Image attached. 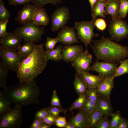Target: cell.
Segmentation results:
<instances>
[{"label": "cell", "mask_w": 128, "mask_h": 128, "mask_svg": "<svg viewBox=\"0 0 128 128\" xmlns=\"http://www.w3.org/2000/svg\"><path fill=\"white\" fill-rule=\"evenodd\" d=\"M4 89L0 95L15 105L25 106L39 103L41 91L35 80L19 82Z\"/></svg>", "instance_id": "1"}, {"label": "cell", "mask_w": 128, "mask_h": 128, "mask_svg": "<svg viewBox=\"0 0 128 128\" xmlns=\"http://www.w3.org/2000/svg\"><path fill=\"white\" fill-rule=\"evenodd\" d=\"M43 44L35 45L32 53L20 64L16 71L19 82H28L35 79L44 70L47 64Z\"/></svg>", "instance_id": "2"}, {"label": "cell", "mask_w": 128, "mask_h": 128, "mask_svg": "<svg viewBox=\"0 0 128 128\" xmlns=\"http://www.w3.org/2000/svg\"><path fill=\"white\" fill-rule=\"evenodd\" d=\"M91 46L96 60L119 63L128 57V47L112 41L110 38L102 37L100 40H92Z\"/></svg>", "instance_id": "3"}, {"label": "cell", "mask_w": 128, "mask_h": 128, "mask_svg": "<svg viewBox=\"0 0 128 128\" xmlns=\"http://www.w3.org/2000/svg\"><path fill=\"white\" fill-rule=\"evenodd\" d=\"M96 19H93L89 21H83L75 23L73 27L77 31L78 39L84 44L86 48L88 45L90 46L92 45L91 42L92 38L98 36L94 32Z\"/></svg>", "instance_id": "4"}, {"label": "cell", "mask_w": 128, "mask_h": 128, "mask_svg": "<svg viewBox=\"0 0 128 128\" xmlns=\"http://www.w3.org/2000/svg\"><path fill=\"white\" fill-rule=\"evenodd\" d=\"M21 106L15 105L0 116V128H19L23 123Z\"/></svg>", "instance_id": "5"}, {"label": "cell", "mask_w": 128, "mask_h": 128, "mask_svg": "<svg viewBox=\"0 0 128 128\" xmlns=\"http://www.w3.org/2000/svg\"><path fill=\"white\" fill-rule=\"evenodd\" d=\"M44 29V27L36 25L32 21L17 27L14 32L21 36L25 43L28 41L37 42L41 40L42 36L45 33Z\"/></svg>", "instance_id": "6"}, {"label": "cell", "mask_w": 128, "mask_h": 128, "mask_svg": "<svg viewBox=\"0 0 128 128\" xmlns=\"http://www.w3.org/2000/svg\"><path fill=\"white\" fill-rule=\"evenodd\" d=\"M108 31L111 40L119 42L128 37V25L119 15L110 21Z\"/></svg>", "instance_id": "7"}, {"label": "cell", "mask_w": 128, "mask_h": 128, "mask_svg": "<svg viewBox=\"0 0 128 128\" xmlns=\"http://www.w3.org/2000/svg\"><path fill=\"white\" fill-rule=\"evenodd\" d=\"M0 57L2 63L9 70L16 72L20 64L25 59L16 50L8 49L1 45Z\"/></svg>", "instance_id": "8"}, {"label": "cell", "mask_w": 128, "mask_h": 128, "mask_svg": "<svg viewBox=\"0 0 128 128\" xmlns=\"http://www.w3.org/2000/svg\"><path fill=\"white\" fill-rule=\"evenodd\" d=\"M70 18L69 9L63 6L55 10L51 16V29L57 31L66 26Z\"/></svg>", "instance_id": "9"}, {"label": "cell", "mask_w": 128, "mask_h": 128, "mask_svg": "<svg viewBox=\"0 0 128 128\" xmlns=\"http://www.w3.org/2000/svg\"><path fill=\"white\" fill-rule=\"evenodd\" d=\"M93 59L87 48L84 51H80L71 62L76 70V73L79 74L82 73L89 72Z\"/></svg>", "instance_id": "10"}, {"label": "cell", "mask_w": 128, "mask_h": 128, "mask_svg": "<svg viewBox=\"0 0 128 128\" xmlns=\"http://www.w3.org/2000/svg\"><path fill=\"white\" fill-rule=\"evenodd\" d=\"M119 63H112L100 62L96 60L90 66L89 70L97 72L103 78L114 76Z\"/></svg>", "instance_id": "11"}, {"label": "cell", "mask_w": 128, "mask_h": 128, "mask_svg": "<svg viewBox=\"0 0 128 128\" xmlns=\"http://www.w3.org/2000/svg\"><path fill=\"white\" fill-rule=\"evenodd\" d=\"M23 5V8L18 12L14 19L16 21L22 25L33 21L36 9L35 5L29 3Z\"/></svg>", "instance_id": "12"}, {"label": "cell", "mask_w": 128, "mask_h": 128, "mask_svg": "<svg viewBox=\"0 0 128 128\" xmlns=\"http://www.w3.org/2000/svg\"><path fill=\"white\" fill-rule=\"evenodd\" d=\"M22 39L20 35L14 32H7L0 37V45L8 49L16 50L21 45Z\"/></svg>", "instance_id": "13"}, {"label": "cell", "mask_w": 128, "mask_h": 128, "mask_svg": "<svg viewBox=\"0 0 128 128\" xmlns=\"http://www.w3.org/2000/svg\"><path fill=\"white\" fill-rule=\"evenodd\" d=\"M57 37L60 42L64 45H71L79 42L75 29L72 27L65 26L58 32Z\"/></svg>", "instance_id": "14"}, {"label": "cell", "mask_w": 128, "mask_h": 128, "mask_svg": "<svg viewBox=\"0 0 128 128\" xmlns=\"http://www.w3.org/2000/svg\"><path fill=\"white\" fill-rule=\"evenodd\" d=\"M83 50L84 48L82 45H64L63 47L61 53L62 59L65 62L69 63L71 62L80 51Z\"/></svg>", "instance_id": "15"}, {"label": "cell", "mask_w": 128, "mask_h": 128, "mask_svg": "<svg viewBox=\"0 0 128 128\" xmlns=\"http://www.w3.org/2000/svg\"><path fill=\"white\" fill-rule=\"evenodd\" d=\"M96 110L101 112L105 116H110L113 110L110 98L98 94Z\"/></svg>", "instance_id": "16"}, {"label": "cell", "mask_w": 128, "mask_h": 128, "mask_svg": "<svg viewBox=\"0 0 128 128\" xmlns=\"http://www.w3.org/2000/svg\"><path fill=\"white\" fill-rule=\"evenodd\" d=\"M78 75L85 82L87 89L96 88L105 79L99 75L92 74L89 72L82 73Z\"/></svg>", "instance_id": "17"}, {"label": "cell", "mask_w": 128, "mask_h": 128, "mask_svg": "<svg viewBox=\"0 0 128 128\" xmlns=\"http://www.w3.org/2000/svg\"><path fill=\"white\" fill-rule=\"evenodd\" d=\"M74 116L69 119V122L75 128H88V113L85 110L81 109Z\"/></svg>", "instance_id": "18"}, {"label": "cell", "mask_w": 128, "mask_h": 128, "mask_svg": "<svg viewBox=\"0 0 128 128\" xmlns=\"http://www.w3.org/2000/svg\"><path fill=\"white\" fill-rule=\"evenodd\" d=\"M113 76L105 79L96 88L97 94L107 98L110 96L114 86Z\"/></svg>", "instance_id": "19"}, {"label": "cell", "mask_w": 128, "mask_h": 128, "mask_svg": "<svg viewBox=\"0 0 128 128\" xmlns=\"http://www.w3.org/2000/svg\"><path fill=\"white\" fill-rule=\"evenodd\" d=\"M36 5V9L33 21L37 26H46L49 22V18L46 10L43 7Z\"/></svg>", "instance_id": "20"}, {"label": "cell", "mask_w": 128, "mask_h": 128, "mask_svg": "<svg viewBox=\"0 0 128 128\" xmlns=\"http://www.w3.org/2000/svg\"><path fill=\"white\" fill-rule=\"evenodd\" d=\"M120 6V0H110L106 4L105 9V15H110L112 19L114 18L119 15Z\"/></svg>", "instance_id": "21"}, {"label": "cell", "mask_w": 128, "mask_h": 128, "mask_svg": "<svg viewBox=\"0 0 128 128\" xmlns=\"http://www.w3.org/2000/svg\"><path fill=\"white\" fill-rule=\"evenodd\" d=\"M63 50L62 45L57 46L55 49L45 51V55L48 61L51 60L58 62L62 59L61 53Z\"/></svg>", "instance_id": "22"}, {"label": "cell", "mask_w": 128, "mask_h": 128, "mask_svg": "<svg viewBox=\"0 0 128 128\" xmlns=\"http://www.w3.org/2000/svg\"><path fill=\"white\" fill-rule=\"evenodd\" d=\"M106 4L100 0H98L91 11V16L93 19H96L98 17L105 18V9Z\"/></svg>", "instance_id": "23"}, {"label": "cell", "mask_w": 128, "mask_h": 128, "mask_svg": "<svg viewBox=\"0 0 128 128\" xmlns=\"http://www.w3.org/2000/svg\"><path fill=\"white\" fill-rule=\"evenodd\" d=\"M32 41H28L23 45H21L17 50L18 54L25 58L28 57L35 49V44Z\"/></svg>", "instance_id": "24"}, {"label": "cell", "mask_w": 128, "mask_h": 128, "mask_svg": "<svg viewBox=\"0 0 128 128\" xmlns=\"http://www.w3.org/2000/svg\"><path fill=\"white\" fill-rule=\"evenodd\" d=\"M73 86L75 91L78 96L86 93L87 89L85 82L77 74L75 75Z\"/></svg>", "instance_id": "25"}, {"label": "cell", "mask_w": 128, "mask_h": 128, "mask_svg": "<svg viewBox=\"0 0 128 128\" xmlns=\"http://www.w3.org/2000/svg\"><path fill=\"white\" fill-rule=\"evenodd\" d=\"M103 116L101 112L96 110L88 113V128H95L96 124L103 117Z\"/></svg>", "instance_id": "26"}, {"label": "cell", "mask_w": 128, "mask_h": 128, "mask_svg": "<svg viewBox=\"0 0 128 128\" xmlns=\"http://www.w3.org/2000/svg\"><path fill=\"white\" fill-rule=\"evenodd\" d=\"M87 99L88 97L86 92L79 96L68 108L69 110L72 111L74 110L81 109Z\"/></svg>", "instance_id": "27"}, {"label": "cell", "mask_w": 128, "mask_h": 128, "mask_svg": "<svg viewBox=\"0 0 128 128\" xmlns=\"http://www.w3.org/2000/svg\"><path fill=\"white\" fill-rule=\"evenodd\" d=\"M8 69L4 65L1 60H0V87L4 89L6 86V80L8 76Z\"/></svg>", "instance_id": "28"}, {"label": "cell", "mask_w": 128, "mask_h": 128, "mask_svg": "<svg viewBox=\"0 0 128 128\" xmlns=\"http://www.w3.org/2000/svg\"><path fill=\"white\" fill-rule=\"evenodd\" d=\"M120 63V64L117 67L114 75L115 77L128 74V58L124 59Z\"/></svg>", "instance_id": "29"}, {"label": "cell", "mask_w": 128, "mask_h": 128, "mask_svg": "<svg viewBox=\"0 0 128 128\" xmlns=\"http://www.w3.org/2000/svg\"><path fill=\"white\" fill-rule=\"evenodd\" d=\"M10 12L6 8L2 0H0V22L9 20L11 16Z\"/></svg>", "instance_id": "30"}, {"label": "cell", "mask_w": 128, "mask_h": 128, "mask_svg": "<svg viewBox=\"0 0 128 128\" xmlns=\"http://www.w3.org/2000/svg\"><path fill=\"white\" fill-rule=\"evenodd\" d=\"M120 1L119 15L122 19L125 18L128 13V0H120Z\"/></svg>", "instance_id": "31"}, {"label": "cell", "mask_w": 128, "mask_h": 128, "mask_svg": "<svg viewBox=\"0 0 128 128\" xmlns=\"http://www.w3.org/2000/svg\"><path fill=\"white\" fill-rule=\"evenodd\" d=\"M112 117L110 121V128H116L118 124L123 118L119 111L112 113L110 115Z\"/></svg>", "instance_id": "32"}, {"label": "cell", "mask_w": 128, "mask_h": 128, "mask_svg": "<svg viewBox=\"0 0 128 128\" xmlns=\"http://www.w3.org/2000/svg\"><path fill=\"white\" fill-rule=\"evenodd\" d=\"M11 103L0 95V116L5 113L11 108Z\"/></svg>", "instance_id": "33"}, {"label": "cell", "mask_w": 128, "mask_h": 128, "mask_svg": "<svg viewBox=\"0 0 128 128\" xmlns=\"http://www.w3.org/2000/svg\"><path fill=\"white\" fill-rule=\"evenodd\" d=\"M63 0H32V3L36 5L43 7L47 4H51L56 5L57 4L62 3Z\"/></svg>", "instance_id": "34"}, {"label": "cell", "mask_w": 128, "mask_h": 128, "mask_svg": "<svg viewBox=\"0 0 128 128\" xmlns=\"http://www.w3.org/2000/svg\"><path fill=\"white\" fill-rule=\"evenodd\" d=\"M60 42L59 39L56 37L55 38L47 37L44 45L46 50H50L54 49L56 44Z\"/></svg>", "instance_id": "35"}, {"label": "cell", "mask_w": 128, "mask_h": 128, "mask_svg": "<svg viewBox=\"0 0 128 128\" xmlns=\"http://www.w3.org/2000/svg\"><path fill=\"white\" fill-rule=\"evenodd\" d=\"M108 116L103 117L96 125V128H110V121Z\"/></svg>", "instance_id": "36"}, {"label": "cell", "mask_w": 128, "mask_h": 128, "mask_svg": "<svg viewBox=\"0 0 128 128\" xmlns=\"http://www.w3.org/2000/svg\"><path fill=\"white\" fill-rule=\"evenodd\" d=\"M47 108L49 113L56 118L59 116V114L60 113H65L67 112L66 110L61 109L57 106H49Z\"/></svg>", "instance_id": "37"}, {"label": "cell", "mask_w": 128, "mask_h": 128, "mask_svg": "<svg viewBox=\"0 0 128 128\" xmlns=\"http://www.w3.org/2000/svg\"><path fill=\"white\" fill-rule=\"evenodd\" d=\"M50 104L51 106H57L61 109H64L61 105L56 90H54L53 91V94L50 102Z\"/></svg>", "instance_id": "38"}, {"label": "cell", "mask_w": 128, "mask_h": 128, "mask_svg": "<svg viewBox=\"0 0 128 128\" xmlns=\"http://www.w3.org/2000/svg\"><path fill=\"white\" fill-rule=\"evenodd\" d=\"M86 93L88 99L96 102L98 94L96 92V88H91L87 89Z\"/></svg>", "instance_id": "39"}, {"label": "cell", "mask_w": 128, "mask_h": 128, "mask_svg": "<svg viewBox=\"0 0 128 128\" xmlns=\"http://www.w3.org/2000/svg\"><path fill=\"white\" fill-rule=\"evenodd\" d=\"M48 113L47 108L42 109L36 113L35 116V119H39L42 120Z\"/></svg>", "instance_id": "40"}, {"label": "cell", "mask_w": 128, "mask_h": 128, "mask_svg": "<svg viewBox=\"0 0 128 128\" xmlns=\"http://www.w3.org/2000/svg\"><path fill=\"white\" fill-rule=\"evenodd\" d=\"M95 26L99 30L103 31L106 28V22L104 19L99 18L96 19L95 22Z\"/></svg>", "instance_id": "41"}, {"label": "cell", "mask_w": 128, "mask_h": 128, "mask_svg": "<svg viewBox=\"0 0 128 128\" xmlns=\"http://www.w3.org/2000/svg\"><path fill=\"white\" fill-rule=\"evenodd\" d=\"M56 118L49 113L42 120L43 123L51 126L55 125Z\"/></svg>", "instance_id": "42"}, {"label": "cell", "mask_w": 128, "mask_h": 128, "mask_svg": "<svg viewBox=\"0 0 128 128\" xmlns=\"http://www.w3.org/2000/svg\"><path fill=\"white\" fill-rule=\"evenodd\" d=\"M67 123L65 117L59 116L56 118L55 125L59 128H64Z\"/></svg>", "instance_id": "43"}, {"label": "cell", "mask_w": 128, "mask_h": 128, "mask_svg": "<svg viewBox=\"0 0 128 128\" xmlns=\"http://www.w3.org/2000/svg\"><path fill=\"white\" fill-rule=\"evenodd\" d=\"M32 0H8V3L10 5L17 6L24 5L32 2Z\"/></svg>", "instance_id": "44"}, {"label": "cell", "mask_w": 128, "mask_h": 128, "mask_svg": "<svg viewBox=\"0 0 128 128\" xmlns=\"http://www.w3.org/2000/svg\"><path fill=\"white\" fill-rule=\"evenodd\" d=\"M9 20L0 22V37L3 36L7 32L6 30L7 25Z\"/></svg>", "instance_id": "45"}, {"label": "cell", "mask_w": 128, "mask_h": 128, "mask_svg": "<svg viewBox=\"0 0 128 128\" xmlns=\"http://www.w3.org/2000/svg\"><path fill=\"white\" fill-rule=\"evenodd\" d=\"M42 120L39 119H35L29 128H40L43 123Z\"/></svg>", "instance_id": "46"}, {"label": "cell", "mask_w": 128, "mask_h": 128, "mask_svg": "<svg viewBox=\"0 0 128 128\" xmlns=\"http://www.w3.org/2000/svg\"><path fill=\"white\" fill-rule=\"evenodd\" d=\"M116 128H128V120L123 118Z\"/></svg>", "instance_id": "47"}, {"label": "cell", "mask_w": 128, "mask_h": 128, "mask_svg": "<svg viewBox=\"0 0 128 128\" xmlns=\"http://www.w3.org/2000/svg\"><path fill=\"white\" fill-rule=\"evenodd\" d=\"M96 103V101L91 100L88 98L82 107L86 106H91L95 107Z\"/></svg>", "instance_id": "48"}, {"label": "cell", "mask_w": 128, "mask_h": 128, "mask_svg": "<svg viewBox=\"0 0 128 128\" xmlns=\"http://www.w3.org/2000/svg\"><path fill=\"white\" fill-rule=\"evenodd\" d=\"M81 109L85 110L88 113H90L96 110L95 107L91 106L83 107Z\"/></svg>", "instance_id": "49"}, {"label": "cell", "mask_w": 128, "mask_h": 128, "mask_svg": "<svg viewBox=\"0 0 128 128\" xmlns=\"http://www.w3.org/2000/svg\"><path fill=\"white\" fill-rule=\"evenodd\" d=\"M91 7V11L93 7L98 0H88Z\"/></svg>", "instance_id": "50"}, {"label": "cell", "mask_w": 128, "mask_h": 128, "mask_svg": "<svg viewBox=\"0 0 128 128\" xmlns=\"http://www.w3.org/2000/svg\"><path fill=\"white\" fill-rule=\"evenodd\" d=\"M64 128H75V127L68 122H67Z\"/></svg>", "instance_id": "51"}, {"label": "cell", "mask_w": 128, "mask_h": 128, "mask_svg": "<svg viewBox=\"0 0 128 128\" xmlns=\"http://www.w3.org/2000/svg\"><path fill=\"white\" fill-rule=\"evenodd\" d=\"M51 126L46 123H43L40 128H50Z\"/></svg>", "instance_id": "52"}, {"label": "cell", "mask_w": 128, "mask_h": 128, "mask_svg": "<svg viewBox=\"0 0 128 128\" xmlns=\"http://www.w3.org/2000/svg\"><path fill=\"white\" fill-rule=\"evenodd\" d=\"M110 0H106L105 1V3L107 4L109 2Z\"/></svg>", "instance_id": "53"}, {"label": "cell", "mask_w": 128, "mask_h": 128, "mask_svg": "<svg viewBox=\"0 0 128 128\" xmlns=\"http://www.w3.org/2000/svg\"><path fill=\"white\" fill-rule=\"evenodd\" d=\"M100 0L102 2L105 3V1L106 0Z\"/></svg>", "instance_id": "54"}]
</instances>
